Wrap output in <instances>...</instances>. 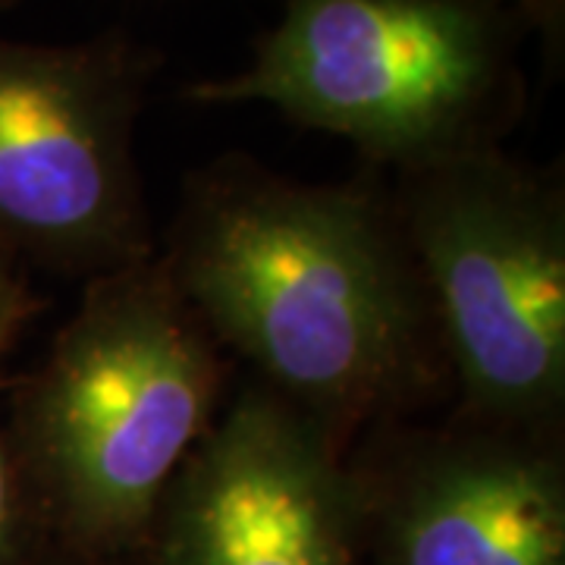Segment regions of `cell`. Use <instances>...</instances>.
Returning a JSON list of instances; mask_svg holds the SVG:
<instances>
[{
	"label": "cell",
	"mask_w": 565,
	"mask_h": 565,
	"mask_svg": "<svg viewBox=\"0 0 565 565\" xmlns=\"http://www.w3.org/2000/svg\"><path fill=\"white\" fill-rule=\"evenodd\" d=\"M161 262L255 384L345 440L446 381L390 189L374 180L308 182L223 154L185 180Z\"/></svg>",
	"instance_id": "obj_1"
},
{
	"label": "cell",
	"mask_w": 565,
	"mask_h": 565,
	"mask_svg": "<svg viewBox=\"0 0 565 565\" xmlns=\"http://www.w3.org/2000/svg\"><path fill=\"white\" fill-rule=\"evenodd\" d=\"M221 355L161 258L92 277L13 408L20 481L82 544L132 541L221 412Z\"/></svg>",
	"instance_id": "obj_2"
},
{
	"label": "cell",
	"mask_w": 565,
	"mask_h": 565,
	"mask_svg": "<svg viewBox=\"0 0 565 565\" xmlns=\"http://www.w3.org/2000/svg\"><path fill=\"white\" fill-rule=\"evenodd\" d=\"M525 35L512 0H282L248 66L182 98L264 104L412 173L503 148L525 114Z\"/></svg>",
	"instance_id": "obj_3"
},
{
	"label": "cell",
	"mask_w": 565,
	"mask_h": 565,
	"mask_svg": "<svg viewBox=\"0 0 565 565\" xmlns=\"http://www.w3.org/2000/svg\"><path fill=\"white\" fill-rule=\"evenodd\" d=\"M408 258L459 393V418L559 434L565 415V192L487 148L396 173Z\"/></svg>",
	"instance_id": "obj_4"
},
{
	"label": "cell",
	"mask_w": 565,
	"mask_h": 565,
	"mask_svg": "<svg viewBox=\"0 0 565 565\" xmlns=\"http://www.w3.org/2000/svg\"><path fill=\"white\" fill-rule=\"evenodd\" d=\"M158 54L122 29L0 35V252L102 277L151 258L136 129Z\"/></svg>",
	"instance_id": "obj_5"
},
{
	"label": "cell",
	"mask_w": 565,
	"mask_h": 565,
	"mask_svg": "<svg viewBox=\"0 0 565 565\" xmlns=\"http://www.w3.org/2000/svg\"><path fill=\"white\" fill-rule=\"evenodd\" d=\"M163 565H352L349 440L262 384L217 412L163 497Z\"/></svg>",
	"instance_id": "obj_6"
},
{
	"label": "cell",
	"mask_w": 565,
	"mask_h": 565,
	"mask_svg": "<svg viewBox=\"0 0 565 565\" xmlns=\"http://www.w3.org/2000/svg\"><path fill=\"white\" fill-rule=\"evenodd\" d=\"M355 468L386 565H565L559 434L456 418L408 427Z\"/></svg>",
	"instance_id": "obj_7"
},
{
	"label": "cell",
	"mask_w": 565,
	"mask_h": 565,
	"mask_svg": "<svg viewBox=\"0 0 565 565\" xmlns=\"http://www.w3.org/2000/svg\"><path fill=\"white\" fill-rule=\"evenodd\" d=\"M522 13L527 32L537 35L544 47L546 66L563 57L565 47V0H512Z\"/></svg>",
	"instance_id": "obj_8"
},
{
	"label": "cell",
	"mask_w": 565,
	"mask_h": 565,
	"mask_svg": "<svg viewBox=\"0 0 565 565\" xmlns=\"http://www.w3.org/2000/svg\"><path fill=\"white\" fill-rule=\"evenodd\" d=\"M32 308H35V299L29 296L25 282L17 277L10 255L0 252V355L7 352V345L17 337L25 318L32 315Z\"/></svg>",
	"instance_id": "obj_9"
},
{
	"label": "cell",
	"mask_w": 565,
	"mask_h": 565,
	"mask_svg": "<svg viewBox=\"0 0 565 565\" xmlns=\"http://www.w3.org/2000/svg\"><path fill=\"white\" fill-rule=\"evenodd\" d=\"M20 471H17L13 452H10V440L0 430V563L13 541L17 512H20Z\"/></svg>",
	"instance_id": "obj_10"
},
{
	"label": "cell",
	"mask_w": 565,
	"mask_h": 565,
	"mask_svg": "<svg viewBox=\"0 0 565 565\" xmlns=\"http://www.w3.org/2000/svg\"><path fill=\"white\" fill-rule=\"evenodd\" d=\"M13 3H17V0H0V10H3V7H13Z\"/></svg>",
	"instance_id": "obj_11"
}]
</instances>
